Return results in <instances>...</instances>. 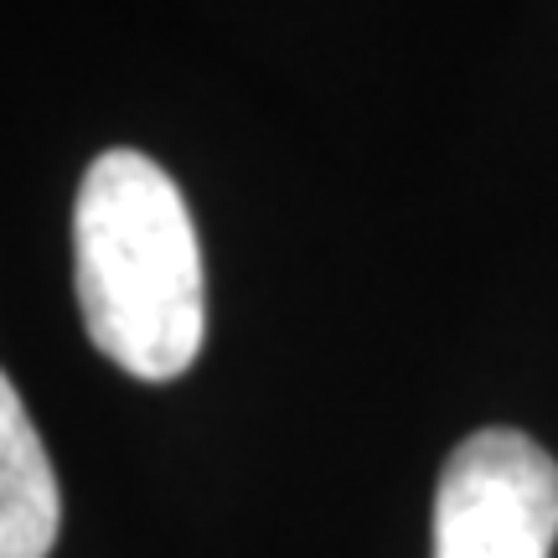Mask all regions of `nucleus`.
Here are the masks:
<instances>
[{
  "label": "nucleus",
  "mask_w": 558,
  "mask_h": 558,
  "mask_svg": "<svg viewBox=\"0 0 558 558\" xmlns=\"http://www.w3.org/2000/svg\"><path fill=\"white\" fill-rule=\"evenodd\" d=\"M73 279L88 341L140 383L181 378L207 337L202 243L181 186L140 150H104L73 207Z\"/></svg>",
  "instance_id": "f257e3e1"
},
{
  "label": "nucleus",
  "mask_w": 558,
  "mask_h": 558,
  "mask_svg": "<svg viewBox=\"0 0 558 558\" xmlns=\"http://www.w3.org/2000/svg\"><path fill=\"white\" fill-rule=\"evenodd\" d=\"M558 460L522 429H476L445 460L435 558H554Z\"/></svg>",
  "instance_id": "f03ea898"
},
{
  "label": "nucleus",
  "mask_w": 558,
  "mask_h": 558,
  "mask_svg": "<svg viewBox=\"0 0 558 558\" xmlns=\"http://www.w3.org/2000/svg\"><path fill=\"white\" fill-rule=\"evenodd\" d=\"M62 497L37 424L16 383L0 373V558H47L58 543Z\"/></svg>",
  "instance_id": "7ed1b4c3"
}]
</instances>
